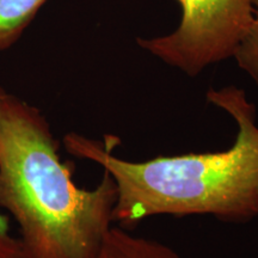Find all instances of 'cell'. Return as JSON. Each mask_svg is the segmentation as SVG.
Returning a JSON list of instances; mask_svg holds the SVG:
<instances>
[{
	"label": "cell",
	"mask_w": 258,
	"mask_h": 258,
	"mask_svg": "<svg viewBox=\"0 0 258 258\" xmlns=\"http://www.w3.org/2000/svg\"><path fill=\"white\" fill-rule=\"evenodd\" d=\"M96 258H182L169 245L138 237L121 226H112Z\"/></svg>",
	"instance_id": "cell-4"
},
{
	"label": "cell",
	"mask_w": 258,
	"mask_h": 258,
	"mask_svg": "<svg viewBox=\"0 0 258 258\" xmlns=\"http://www.w3.org/2000/svg\"><path fill=\"white\" fill-rule=\"evenodd\" d=\"M233 59L258 88V0H253L251 24L235 50Z\"/></svg>",
	"instance_id": "cell-6"
},
{
	"label": "cell",
	"mask_w": 258,
	"mask_h": 258,
	"mask_svg": "<svg viewBox=\"0 0 258 258\" xmlns=\"http://www.w3.org/2000/svg\"><path fill=\"white\" fill-rule=\"evenodd\" d=\"M73 163L37 106L0 86V211L19 230V258H96L114 226L116 185L103 171L79 188Z\"/></svg>",
	"instance_id": "cell-2"
},
{
	"label": "cell",
	"mask_w": 258,
	"mask_h": 258,
	"mask_svg": "<svg viewBox=\"0 0 258 258\" xmlns=\"http://www.w3.org/2000/svg\"><path fill=\"white\" fill-rule=\"evenodd\" d=\"M206 98L235 123L233 144L224 151L133 161L114 154L117 137L98 140L77 132L64 135L62 146L70 156L97 164L114 179V224L129 230L160 215H201L238 225L258 218L256 105L234 85L208 90Z\"/></svg>",
	"instance_id": "cell-1"
},
{
	"label": "cell",
	"mask_w": 258,
	"mask_h": 258,
	"mask_svg": "<svg viewBox=\"0 0 258 258\" xmlns=\"http://www.w3.org/2000/svg\"><path fill=\"white\" fill-rule=\"evenodd\" d=\"M179 25L165 36L138 37L140 48L189 77L234 56L251 24L253 0H177Z\"/></svg>",
	"instance_id": "cell-3"
},
{
	"label": "cell",
	"mask_w": 258,
	"mask_h": 258,
	"mask_svg": "<svg viewBox=\"0 0 258 258\" xmlns=\"http://www.w3.org/2000/svg\"><path fill=\"white\" fill-rule=\"evenodd\" d=\"M21 247H19L18 237L11 233L9 217L0 211V258H19Z\"/></svg>",
	"instance_id": "cell-7"
},
{
	"label": "cell",
	"mask_w": 258,
	"mask_h": 258,
	"mask_svg": "<svg viewBox=\"0 0 258 258\" xmlns=\"http://www.w3.org/2000/svg\"><path fill=\"white\" fill-rule=\"evenodd\" d=\"M47 0H0V51L14 46Z\"/></svg>",
	"instance_id": "cell-5"
}]
</instances>
